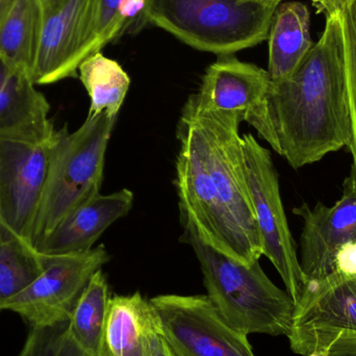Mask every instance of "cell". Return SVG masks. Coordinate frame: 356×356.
Listing matches in <instances>:
<instances>
[{
    "instance_id": "6da1fadb",
    "label": "cell",
    "mask_w": 356,
    "mask_h": 356,
    "mask_svg": "<svg viewBox=\"0 0 356 356\" xmlns=\"http://www.w3.org/2000/svg\"><path fill=\"white\" fill-rule=\"evenodd\" d=\"M238 113L207 110L193 95L177 123L175 184L180 217L226 254L250 264L263 257L261 236L249 195Z\"/></svg>"
},
{
    "instance_id": "7a4b0ae2",
    "label": "cell",
    "mask_w": 356,
    "mask_h": 356,
    "mask_svg": "<svg viewBox=\"0 0 356 356\" xmlns=\"http://www.w3.org/2000/svg\"><path fill=\"white\" fill-rule=\"evenodd\" d=\"M255 131L294 169L350 147L341 12L326 16L321 37L292 76L271 81Z\"/></svg>"
},
{
    "instance_id": "3957f363",
    "label": "cell",
    "mask_w": 356,
    "mask_h": 356,
    "mask_svg": "<svg viewBox=\"0 0 356 356\" xmlns=\"http://www.w3.org/2000/svg\"><path fill=\"white\" fill-rule=\"evenodd\" d=\"M180 242L194 251L207 296L228 325L242 334H290L295 305L286 291L266 275L259 261L242 263L201 240L194 226L180 219Z\"/></svg>"
},
{
    "instance_id": "277c9868",
    "label": "cell",
    "mask_w": 356,
    "mask_h": 356,
    "mask_svg": "<svg viewBox=\"0 0 356 356\" xmlns=\"http://www.w3.org/2000/svg\"><path fill=\"white\" fill-rule=\"evenodd\" d=\"M116 119L106 112L88 115L74 133L67 125L56 129L33 229L35 248L66 216L100 194L106 149Z\"/></svg>"
},
{
    "instance_id": "5b68a950",
    "label": "cell",
    "mask_w": 356,
    "mask_h": 356,
    "mask_svg": "<svg viewBox=\"0 0 356 356\" xmlns=\"http://www.w3.org/2000/svg\"><path fill=\"white\" fill-rule=\"evenodd\" d=\"M277 6L243 0H147L144 22L196 49L228 56L266 41Z\"/></svg>"
},
{
    "instance_id": "8992f818",
    "label": "cell",
    "mask_w": 356,
    "mask_h": 356,
    "mask_svg": "<svg viewBox=\"0 0 356 356\" xmlns=\"http://www.w3.org/2000/svg\"><path fill=\"white\" fill-rule=\"evenodd\" d=\"M242 138L247 184L263 255L273 264L296 305L305 290V277L284 213L277 171L267 148L250 133Z\"/></svg>"
},
{
    "instance_id": "52a82bcc",
    "label": "cell",
    "mask_w": 356,
    "mask_h": 356,
    "mask_svg": "<svg viewBox=\"0 0 356 356\" xmlns=\"http://www.w3.org/2000/svg\"><path fill=\"white\" fill-rule=\"evenodd\" d=\"M44 255V270L39 277L3 305V311L18 314L31 327L68 321L94 274L111 259L104 245L86 252Z\"/></svg>"
},
{
    "instance_id": "ba28073f",
    "label": "cell",
    "mask_w": 356,
    "mask_h": 356,
    "mask_svg": "<svg viewBox=\"0 0 356 356\" xmlns=\"http://www.w3.org/2000/svg\"><path fill=\"white\" fill-rule=\"evenodd\" d=\"M149 303L177 356H255L248 336L228 325L207 295H160Z\"/></svg>"
},
{
    "instance_id": "9c48e42d",
    "label": "cell",
    "mask_w": 356,
    "mask_h": 356,
    "mask_svg": "<svg viewBox=\"0 0 356 356\" xmlns=\"http://www.w3.org/2000/svg\"><path fill=\"white\" fill-rule=\"evenodd\" d=\"M356 334V276L332 273L305 286L288 338L297 355H325L341 334Z\"/></svg>"
},
{
    "instance_id": "30bf717a",
    "label": "cell",
    "mask_w": 356,
    "mask_h": 356,
    "mask_svg": "<svg viewBox=\"0 0 356 356\" xmlns=\"http://www.w3.org/2000/svg\"><path fill=\"white\" fill-rule=\"evenodd\" d=\"M51 141L31 144L0 139V224L33 245Z\"/></svg>"
},
{
    "instance_id": "8fae6325",
    "label": "cell",
    "mask_w": 356,
    "mask_h": 356,
    "mask_svg": "<svg viewBox=\"0 0 356 356\" xmlns=\"http://www.w3.org/2000/svg\"><path fill=\"white\" fill-rule=\"evenodd\" d=\"M95 14L96 0H60L43 14L33 73L35 86L77 76L79 65L90 56Z\"/></svg>"
},
{
    "instance_id": "7c38bea8",
    "label": "cell",
    "mask_w": 356,
    "mask_h": 356,
    "mask_svg": "<svg viewBox=\"0 0 356 356\" xmlns=\"http://www.w3.org/2000/svg\"><path fill=\"white\" fill-rule=\"evenodd\" d=\"M342 197L332 207L307 203L293 213L303 220L300 241V267L305 286L334 273V259L341 247L356 241V175L351 170Z\"/></svg>"
},
{
    "instance_id": "4fadbf2b",
    "label": "cell",
    "mask_w": 356,
    "mask_h": 356,
    "mask_svg": "<svg viewBox=\"0 0 356 356\" xmlns=\"http://www.w3.org/2000/svg\"><path fill=\"white\" fill-rule=\"evenodd\" d=\"M270 85L267 70L228 54L220 56L207 69L200 89L193 97L207 110L243 115L244 121L257 129L263 118Z\"/></svg>"
},
{
    "instance_id": "5bb4252c",
    "label": "cell",
    "mask_w": 356,
    "mask_h": 356,
    "mask_svg": "<svg viewBox=\"0 0 356 356\" xmlns=\"http://www.w3.org/2000/svg\"><path fill=\"white\" fill-rule=\"evenodd\" d=\"M49 112L33 79L0 60V139L49 143L56 131Z\"/></svg>"
},
{
    "instance_id": "9a60e30c",
    "label": "cell",
    "mask_w": 356,
    "mask_h": 356,
    "mask_svg": "<svg viewBox=\"0 0 356 356\" xmlns=\"http://www.w3.org/2000/svg\"><path fill=\"white\" fill-rule=\"evenodd\" d=\"M129 188L97 195L64 218L37 246L44 254H69L91 250L93 245L117 220L133 209Z\"/></svg>"
},
{
    "instance_id": "2e32d148",
    "label": "cell",
    "mask_w": 356,
    "mask_h": 356,
    "mask_svg": "<svg viewBox=\"0 0 356 356\" xmlns=\"http://www.w3.org/2000/svg\"><path fill=\"white\" fill-rule=\"evenodd\" d=\"M268 40L270 79L272 81L289 79L314 46L307 6L299 1L280 4L274 13Z\"/></svg>"
},
{
    "instance_id": "e0dca14e",
    "label": "cell",
    "mask_w": 356,
    "mask_h": 356,
    "mask_svg": "<svg viewBox=\"0 0 356 356\" xmlns=\"http://www.w3.org/2000/svg\"><path fill=\"white\" fill-rule=\"evenodd\" d=\"M152 317L149 300L140 292L111 297L98 356H145Z\"/></svg>"
},
{
    "instance_id": "ac0fdd59",
    "label": "cell",
    "mask_w": 356,
    "mask_h": 356,
    "mask_svg": "<svg viewBox=\"0 0 356 356\" xmlns=\"http://www.w3.org/2000/svg\"><path fill=\"white\" fill-rule=\"evenodd\" d=\"M110 298L108 280L102 269L98 270L79 297L60 334L67 356H98Z\"/></svg>"
},
{
    "instance_id": "d6986e66",
    "label": "cell",
    "mask_w": 356,
    "mask_h": 356,
    "mask_svg": "<svg viewBox=\"0 0 356 356\" xmlns=\"http://www.w3.org/2000/svg\"><path fill=\"white\" fill-rule=\"evenodd\" d=\"M42 26L43 13L38 0H17L0 26V60L31 79Z\"/></svg>"
},
{
    "instance_id": "ffe728a7",
    "label": "cell",
    "mask_w": 356,
    "mask_h": 356,
    "mask_svg": "<svg viewBox=\"0 0 356 356\" xmlns=\"http://www.w3.org/2000/svg\"><path fill=\"white\" fill-rule=\"evenodd\" d=\"M79 79L91 99L89 116L106 112L118 116L131 86L129 74L120 64L102 51L86 58L79 67Z\"/></svg>"
},
{
    "instance_id": "44dd1931",
    "label": "cell",
    "mask_w": 356,
    "mask_h": 356,
    "mask_svg": "<svg viewBox=\"0 0 356 356\" xmlns=\"http://www.w3.org/2000/svg\"><path fill=\"white\" fill-rule=\"evenodd\" d=\"M44 257L31 243L0 224V312L39 277Z\"/></svg>"
},
{
    "instance_id": "7402d4cb",
    "label": "cell",
    "mask_w": 356,
    "mask_h": 356,
    "mask_svg": "<svg viewBox=\"0 0 356 356\" xmlns=\"http://www.w3.org/2000/svg\"><path fill=\"white\" fill-rule=\"evenodd\" d=\"M147 0H96L95 25L90 56L102 51L106 44L129 31L145 24Z\"/></svg>"
},
{
    "instance_id": "603a6c76",
    "label": "cell",
    "mask_w": 356,
    "mask_h": 356,
    "mask_svg": "<svg viewBox=\"0 0 356 356\" xmlns=\"http://www.w3.org/2000/svg\"><path fill=\"white\" fill-rule=\"evenodd\" d=\"M342 20L343 51H344L345 76L349 106L353 118V142L350 150L353 154V170L356 175V0H353L341 12Z\"/></svg>"
},
{
    "instance_id": "cb8c5ba5",
    "label": "cell",
    "mask_w": 356,
    "mask_h": 356,
    "mask_svg": "<svg viewBox=\"0 0 356 356\" xmlns=\"http://www.w3.org/2000/svg\"><path fill=\"white\" fill-rule=\"evenodd\" d=\"M65 323L48 327H31L19 356H66L60 347Z\"/></svg>"
},
{
    "instance_id": "d4e9b609",
    "label": "cell",
    "mask_w": 356,
    "mask_h": 356,
    "mask_svg": "<svg viewBox=\"0 0 356 356\" xmlns=\"http://www.w3.org/2000/svg\"><path fill=\"white\" fill-rule=\"evenodd\" d=\"M145 356H177L163 334L154 312L146 334Z\"/></svg>"
},
{
    "instance_id": "484cf974",
    "label": "cell",
    "mask_w": 356,
    "mask_h": 356,
    "mask_svg": "<svg viewBox=\"0 0 356 356\" xmlns=\"http://www.w3.org/2000/svg\"><path fill=\"white\" fill-rule=\"evenodd\" d=\"M334 273L345 277H355L356 241H353L339 249L334 259Z\"/></svg>"
},
{
    "instance_id": "4316f807",
    "label": "cell",
    "mask_w": 356,
    "mask_h": 356,
    "mask_svg": "<svg viewBox=\"0 0 356 356\" xmlns=\"http://www.w3.org/2000/svg\"><path fill=\"white\" fill-rule=\"evenodd\" d=\"M326 356H356V334H341L330 345Z\"/></svg>"
},
{
    "instance_id": "83f0119b",
    "label": "cell",
    "mask_w": 356,
    "mask_h": 356,
    "mask_svg": "<svg viewBox=\"0 0 356 356\" xmlns=\"http://www.w3.org/2000/svg\"><path fill=\"white\" fill-rule=\"evenodd\" d=\"M318 13L325 16L334 12H342L353 0H312Z\"/></svg>"
},
{
    "instance_id": "f1b7e54d",
    "label": "cell",
    "mask_w": 356,
    "mask_h": 356,
    "mask_svg": "<svg viewBox=\"0 0 356 356\" xmlns=\"http://www.w3.org/2000/svg\"><path fill=\"white\" fill-rule=\"evenodd\" d=\"M16 1L17 0H0V26L10 14V10Z\"/></svg>"
},
{
    "instance_id": "f546056e",
    "label": "cell",
    "mask_w": 356,
    "mask_h": 356,
    "mask_svg": "<svg viewBox=\"0 0 356 356\" xmlns=\"http://www.w3.org/2000/svg\"><path fill=\"white\" fill-rule=\"evenodd\" d=\"M38 2H39L40 6H41L42 13L45 14L48 10L54 8L56 4L60 3V0H38Z\"/></svg>"
},
{
    "instance_id": "4dcf8cb0",
    "label": "cell",
    "mask_w": 356,
    "mask_h": 356,
    "mask_svg": "<svg viewBox=\"0 0 356 356\" xmlns=\"http://www.w3.org/2000/svg\"><path fill=\"white\" fill-rule=\"evenodd\" d=\"M243 1L257 2V3L265 4V6H280L282 0H243Z\"/></svg>"
},
{
    "instance_id": "1f68e13d",
    "label": "cell",
    "mask_w": 356,
    "mask_h": 356,
    "mask_svg": "<svg viewBox=\"0 0 356 356\" xmlns=\"http://www.w3.org/2000/svg\"><path fill=\"white\" fill-rule=\"evenodd\" d=\"M307 356H326V353L325 355H323V353H311V355H309Z\"/></svg>"
}]
</instances>
